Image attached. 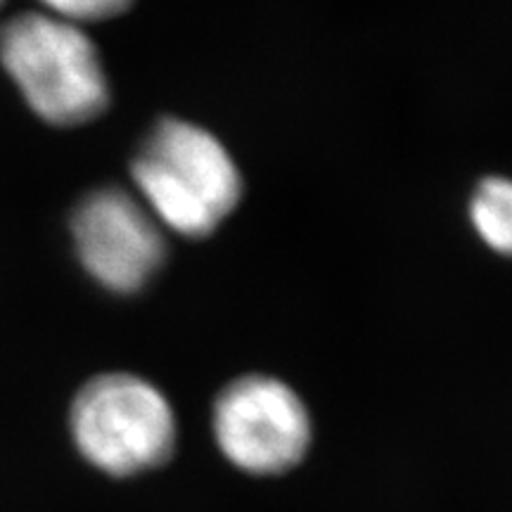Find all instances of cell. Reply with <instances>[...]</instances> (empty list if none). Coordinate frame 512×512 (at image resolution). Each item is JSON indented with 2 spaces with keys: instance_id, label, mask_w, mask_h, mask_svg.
<instances>
[{
  "instance_id": "6da1fadb",
  "label": "cell",
  "mask_w": 512,
  "mask_h": 512,
  "mask_svg": "<svg viewBox=\"0 0 512 512\" xmlns=\"http://www.w3.org/2000/svg\"><path fill=\"white\" fill-rule=\"evenodd\" d=\"M133 181L159 226L183 238L214 233L242 195L240 171L221 140L181 119H164L145 138Z\"/></svg>"
},
{
  "instance_id": "7a4b0ae2",
  "label": "cell",
  "mask_w": 512,
  "mask_h": 512,
  "mask_svg": "<svg viewBox=\"0 0 512 512\" xmlns=\"http://www.w3.org/2000/svg\"><path fill=\"white\" fill-rule=\"evenodd\" d=\"M0 62L48 124H86L107 110L110 83L79 24L43 12L12 17L0 27Z\"/></svg>"
},
{
  "instance_id": "3957f363",
  "label": "cell",
  "mask_w": 512,
  "mask_h": 512,
  "mask_svg": "<svg viewBox=\"0 0 512 512\" xmlns=\"http://www.w3.org/2000/svg\"><path fill=\"white\" fill-rule=\"evenodd\" d=\"M72 437L100 472L136 477L174 456L176 415L155 384L136 375H102L74 399Z\"/></svg>"
},
{
  "instance_id": "277c9868",
  "label": "cell",
  "mask_w": 512,
  "mask_h": 512,
  "mask_svg": "<svg viewBox=\"0 0 512 512\" xmlns=\"http://www.w3.org/2000/svg\"><path fill=\"white\" fill-rule=\"evenodd\" d=\"M211 430L223 458L254 477H280L304 463L313 441L311 415L285 382L247 375L219 394Z\"/></svg>"
},
{
  "instance_id": "5b68a950",
  "label": "cell",
  "mask_w": 512,
  "mask_h": 512,
  "mask_svg": "<svg viewBox=\"0 0 512 512\" xmlns=\"http://www.w3.org/2000/svg\"><path fill=\"white\" fill-rule=\"evenodd\" d=\"M72 233L83 268L107 290L133 294L164 264L162 226L121 188H100L79 202Z\"/></svg>"
},
{
  "instance_id": "8992f818",
  "label": "cell",
  "mask_w": 512,
  "mask_h": 512,
  "mask_svg": "<svg viewBox=\"0 0 512 512\" xmlns=\"http://www.w3.org/2000/svg\"><path fill=\"white\" fill-rule=\"evenodd\" d=\"M470 219L486 245L512 256V181L486 178L472 197Z\"/></svg>"
},
{
  "instance_id": "52a82bcc",
  "label": "cell",
  "mask_w": 512,
  "mask_h": 512,
  "mask_svg": "<svg viewBox=\"0 0 512 512\" xmlns=\"http://www.w3.org/2000/svg\"><path fill=\"white\" fill-rule=\"evenodd\" d=\"M50 10L48 15L67 19L72 24L102 22L128 10L133 0H41Z\"/></svg>"
},
{
  "instance_id": "ba28073f",
  "label": "cell",
  "mask_w": 512,
  "mask_h": 512,
  "mask_svg": "<svg viewBox=\"0 0 512 512\" xmlns=\"http://www.w3.org/2000/svg\"><path fill=\"white\" fill-rule=\"evenodd\" d=\"M3 5H5V0H0V8H3Z\"/></svg>"
}]
</instances>
